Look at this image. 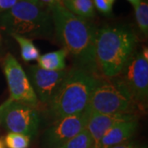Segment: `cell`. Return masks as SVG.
Returning <instances> with one entry per match:
<instances>
[{
	"label": "cell",
	"instance_id": "obj_17",
	"mask_svg": "<svg viewBox=\"0 0 148 148\" xmlns=\"http://www.w3.org/2000/svg\"><path fill=\"white\" fill-rule=\"evenodd\" d=\"M135 17L138 28L144 36H147L148 34V3L147 2L142 1L140 4L134 8Z\"/></svg>",
	"mask_w": 148,
	"mask_h": 148
},
{
	"label": "cell",
	"instance_id": "obj_6",
	"mask_svg": "<svg viewBox=\"0 0 148 148\" xmlns=\"http://www.w3.org/2000/svg\"><path fill=\"white\" fill-rule=\"evenodd\" d=\"M119 77L137 103L140 111L147 107L148 58L142 51H135Z\"/></svg>",
	"mask_w": 148,
	"mask_h": 148
},
{
	"label": "cell",
	"instance_id": "obj_10",
	"mask_svg": "<svg viewBox=\"0 0 148 148\" xmlns=\"http://www.w3.org/2000/svg\"><path fill=\"white\" fill-rule=\"evenodd\" d=\"M68 70L49 71L38 65L31 66L29 80L39 102L49 104L62 84Z\"/></svg>",
	"mask_w": 148,
	"mask_h": 148
},
{
	"label": "cell",
	"instance_id": "obj_5",
	"mask_svg": "<svg viewBox=\"0 0 148 148\" xmlns=\"http://www.w3.org/2000/svg\"><path fill=\"white\" fill-rule=\"evenodd\" d=\"M87 109L91 114H136L137 103L119 76L107 78L101 76L92 92Z\"/></svg>",
	"mask_w": 148,
	"mask_h": 148
},
{
	"label": "cell",
	"instance_id": "obj_21",
	"mask_svg": "<svg viewBox=\"0 0 148 148\" xmlns=\"http://www.w3.org/2000/svg\"><path fill=\"white\" fill-rule=\"evenodd\" d=\"M21 0H0V13L4 12L6 11L11 9L13 6H15ZM34 3L33 0H28Z\"/></svg>",
	"mask_w": 148,
	"mask_h": 148
},
{
	"label": "cell",
	"instance_id": "obj_24",
	"mask_svg": "<svg viewBox=\"0 0 148 148\" xmlns=\"http://www.w3.org/2000/svg\"><path fill=\"white\" fill-rule=\"evenodd\" d=\"M0 148H4V146H3V142L0 140Z\"/></svg>",
	"mask_w": 148,
	"mask_h": 148
},
{
	"label": "cell",
	"instance_id": "obj_13",
	"mask_svg": "<svg viewBox=\"0 0 148 148\" xmlns=\"http://www.w3.org/2000/svg\"><path fill=\"white\" fill-rule=\"evenodd\" d=\"M67 55L68 53L64 49L45 53L40 55L37 59L38 66L49 71L64 70L66 68Z\"/></svg>",
	"mask_w": 148,
	"mask_h": 148
},
{
	"label": "cell",
	"instance_id": "obj_2",
	"mask_svg": "<svg viewBox=\"0 0 148 148\" xmlns=\"http://www.w3.org/2000/svg\"><path fill=\"white\" fill-rule=\"evenodd\" d=\"M137 36L123 25L98 28L95 37V59L104 77L119 76L136 51Z\"/></svg>",
	"mask_w": 148,
	"mask_h": 148
},
{
	"label": "cell",
	"instance_id": "obj_14",
	"mask_svg": "<svg viewBox=\"0 0 148 148\" xmlns=\"http://www.w3.org/2000/svg\"><path fill=\"white\" fill-rule=\"evenodd\" d=\"M63 6L73 15L84 19H90L95 15L92 0H62Z\"/></svg>",
	"mask_w": 148,
	"mask_h": 148
},
{
	"label": "cell",
	"instance_id": "obj_16",
	"mask_svg": "<svg viewBox=\"0 0 148 148\" xmlns=\"http://www.w3.org/2000/svg\"><path fill=\"white\" fill-rule=\"evenodd\" d=\"M93 140L90 132L84 128L60 148H92Z\"/></svg>",
	"mask_w": 148,
	"mask_h": 148
},
{
	"label": "cell",
	"instance_id": "obj_25",
	"mask_svg": "<svg viewBox=\"0 0 148 148\" xmlns=\"http://www.w3.org/2000/svg\"><path fill=\"white\" fill-rule=\"evenodd\" d=\"M107 1H108V2H109V3H111V4H112V5H113V4H114V1H115V0H107Z\"/></svg>",
	"mask_w": 148,
	"mask_h": 148
},
{
	"label": "cell",
	"instance_id": "obj_18",
	"mask_svg": "<svg viewBox=\"0 0 148 148\" xmlns=\"http://www.w3.org/2000/svg\"><path fill=\"white\" fill-rule=\"evenodd\" d=\"M31 138L26 135L16 132H9L5 138L8 148H28Z\"/></svg>",
	"mask_w": 148,
	"mask_h": 148
},
{
	"label": "cell",
	"instance_id": "obj_15",
	"mask_svg": "<svg viewBox=\"0 0 148 148\" xmlns=\"http://www.w3.org/2000/svg\"><path fill=\"white\" fill-rule=\"evenodd\" d=\"M16 40L21 48V55L22 59L26 62H31L37 60L40 56V50L34 45L32 40L29 38L21 36L19 35H12Z\"/></svg>",
	"mask_w": 148,
	"mask_h": 148
},
{
	"label": "cell",
	"instance_id": "obj_4",
	"mask_svg": "<svg viewBox=\"0 0 148 148\" xmlns=\"http://www.w3.org/2000/svg\"><path fill=\"white\" fill-rule=\"evenodd\" d=\"M0 28L10 35L50 39L54 34L50 9L28 0H21L0 13Z\"/></svg>",
	"mask_w": 148,
	"mask_h": 148
},
{
	"label": "cell",
	"instance_id": "obj_27",
	"mask_svg": "<svg viewBox=\"0 0 148 148\" xmlns=\"http://www.w3.org/2000/svg\"><path fill=\"white\" fill-rule=\"evenodd\" d=\"M1 40H2V39H1V36H0V45H1Z\"/></svg>",
	"mask_w": 148,
	"mask_h": 148
},
{
	"label": "cell",
	"instance_id": "obj_9",
	"mask_svg": "<svg viewBox=\"0 0 148 148\" xmlns=\"http://www.w3.org/2000/svg\"><path fill=\"white\" fill-rule=\"evenodd\" d=\"M90 111L87 109L81 114L64 117L54 120L53 124L45 130L43 144L45 148H60L70 139L86 127Z\"/></svg>",
	"mask_w": 148,
	"mask_h": 148
},
{
	"label": "cell",
	"instance_id": "obj_28",
	"mask_svg": "<svg viewBox=\"0 0 148 148\" xmlns=\"http://www.w3.org/2000/svg\"><path fill=\"white\" fill-rule=\"evenodd\" d=\"M143 1H145V2H148V0H143Z\"/></svg>",
	"mask_w": 148,
	"mask_h": 148
},
{
	"label": "cell",
	"instance_id": "obj_22",
	"mask_svg": "<svg viewBox=\"0 0 148 148\" xmlns=\"http://www.w3.org/2000/svg\"><path fill=\"white\" fill-rule=\"evenodd\" d=\"M111 148H139L138 146H136V145H134L133 143H122V144H119V145H118V146H115V147H113Z\"/></svg>",
	"mask_w": 148,
	"mask_h": 148
},
{
	"label": "cell",
	"instance_id": "obj_20",
	"mask_svg": "<svg viewBox=\"0 0 148 148\" xmlns=\"http://www.w3.org/2000/svg\"><path fill=\"white\" fill-rule=\"evenodd\" d=\"M35 3L38 5L46 7L48 8H51L56 6H63L62 0H33Z\"/></svg>",
	"mask_w": 148,
	"mask_h": 148
},
{
	"label": "cell",
	"instance_id": "obj_8",
	"mask_svg": "<svg viewBox=\"0 0 148 148\" xmlns=\"http://www.w3.org/2000/svg\"><path fill=\"white\" fill-rule=\"evenodd\" d=\"M3 71L10 92L9 99L36 108L39 101L30 80L21 64L11 53H8L4 58Z\"/></svg>",
	"mask_w": 148,
	"mask_h": 148
},
{
	"label": "cell",
	"instance_id": "obj_1",
	"mask_svg": "<svg viewBox=\"0 0 148 148\" xmlns=\"http://www.w3.org/2000/svg\"><path fill=\"white\" fill-rule=\"evenodd\" d=\"M50 12L54 35L73 58L74 67L101 75L95 59V37L98 28L88 19L73 15L64 6L53 7Z\"/></svg>",
	"mask_w": 148,
	"mask_h": 148
},
{
	"label": "cell",
	"instance_id": "obj_7",
	"mask_svg": "<svg viewBox=\"0 0 148 148\" xmlns=\"http://www.w3.org/2000/svg\"><path fill=\"white\" fill-rule=\"evenodd\" d=\"M0 120L10 132L21 133L30 138L36 135L40 122L36 108L10 99L3 103Z\"/></svg>",
	"mask_w": 148,
	"mask_h": 148
},
{
	"label": "cell",
	"instance_id": "obj_12",
	"mask_svg": "<svg viewBox=\"0 0 148 148\" xmlns=\"http://www.w3.org/2000/svg\"><path fill=\"white\" fill-rule=\"evenodd\" d=\"M138 127V119L118 123L103 135L93 148H111L126 143L133 136Z\"/></svg>",
	"mask_w": 148,
	"mask_h": 148
},
{
	"label": "cell",
	"instance_id": "obj_23",
	"mask_svg": "<svg viewBox=\"0 0 148 148\" xmlns=\"http://www.w3.org/2000/svg\"><path fill=\"white\" fill-rule=\"evenodd\" d=\"M132 6H133V8H137L139 4H140V3L143 1V0H127Z\"/></svg>",
	"mask_w": 148,
	"mask_h": 148
},
{
	"label": "cell",
	"instance_id": "obj_3",
	"mask_svg": "<svg viewBox=\"0 0 148 148\" xmlns=\"http://www.w3.org/2000/svg\"><path fill=\"white\" fill-rule=\"evenodd\" d=\"M101 77L79 68L69 69L62 84L48 104L49 115L57 120L86 110Z\"/></svg>",
	"mask_w": 148,
	"mask_h": 148
},
{
	"label": "cell",
	"instance_id": "obj_19",
	"mask_svg": "<svg viewBox=\"0 0 148 148\" xmlns=\"http://www.w3.org/2000/svg\"><path fill=\"white\" fill-rule=\"evenodd\" d=\"M94 7L104 15H110L113 5L107 0H92Z\"/></svg>",
	"mask_w": 148,
	"mask_h": 148
},
{
	"label": "cell",
	"instance_id": "obj_11",
	"mask_svg": "<svg viewBox=\"0 0 148 148\" xmlns=\"http://www.w3.org/2000/svg\"><path fill=\"white\" fill-rule=\"evenodd\" d=\"M133 119H138L137 114H91L86 128L90 132L91 138L93 140V147L99 143V141L103 137V135L114 124L120 122L129 121V120H133Z\"/></svg>",
	"mask_w": 148,
	"mask_h": 148
},
{
	"label": "cell",
	"instance_id": "obj_26",
	"mask_svg": "<svg viewBox=\"0 0 148 148\" xmlns=\"http://www.w3.org/2000/svg\"><path fill=\"white\" fill-rule=\"evenodd\" d=\"M3 104H2V105L0 106V113H1V110H2V109H3ZM0 124H1V120H0Z\"/></svg>",
	"mask_w": 148,
	"mask_h": 148
}]
</instances>
